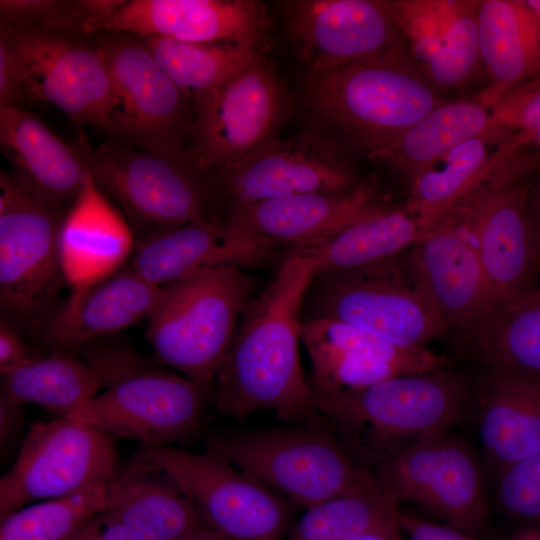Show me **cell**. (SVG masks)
I'll return each instance as SVG.
<instances>
[{
  "label": "cell",
  "instance_id": "30",
  "mask_svg": "<svg viewBox=\"0 0 540 540\" xmlns=\"http://www.w3.org/2000/svg\"><path fill=\"white\" fill-rule=\"evenodd\" d=\"M475 399L479 440L497 474L540 453V379L483 372Z\"/></svg>",
  "mask_w": 540,
  "mask_h": 540
},
{
  "label": "cell",
  "instance_id": "41",
  "mask_svg": "<svg viewBox=\"0 0 540 540\" xmlns=\"http://www.w3.org/2000/svg\"><path fill=\"white\" fill-rule=\"evenodd\" d=\"M497 475L501 510L527 528L540 524V453L512 463Z\"/></svg>",
  "mask_w": 540,
  "mask_h": 540
},
{
  "label": "cell",
  "instance_id": "44",
  "mask_svg": "<svg viewBox=\"0 0 540 540\" xmlns=\"http://www.w3.org/2000/svg\"><path fill=\"white\" fill-rule=\"evenodd\" d=\"M67 540H138L124 525L104 511L82 525Z\"/></svg>",
  "mask_w": 540,
  "mask_h": 540
},
{
  "label": "cell",
  "instance_id": "13",
  "mask_svg": "<svg viewBox=\"0 0 540 540\" xmlns=\"http://www.w3.org/2000/svg\"><path fill=\"white\" fill-rule=\"evenodd\" d=\"M380 490L395 501H408L473 533L486 522L488 502L479 461L450 430L425 437L373 471Z\"/></svg>",
  "mask_w": 540,
  "mask_h": 540
},
{
  "label": "cell",
  "instance_id": "10",
  "mask_svg": "<svg viewBox=\"0 0 540 540\" xmlns=\"http://www.w3.org/2000/svg\"><path fill=\"white\" fill-rule=\"evenodd\" d=\"M531 183L529 175L506 160L452 211L475 241L497 303L540 291Z\"/></svg>",
  "mask_w": 540,
  "mask_h": 540
},
{
  "label": "cell",
  "instance_id": "1",
  "mask_svg": "<svg viewBox=\"0 0 540 540\" xmlns=\"http://www.w3.org/2000/svg\"><path fill=\"white\" fill-rule=\"evenodd\" d=\"M317 268L313 245L292 247L242 314L211 384L216 410L243 421L274 411L290 424L321 419L299 358L301 311Z\"/></svg>",
  "mask_w": 540,
  "mask_h": 540
},
{
  "label": "cell",
  "instance_id": "2",
  "mask_svg": "<svg viewBox=\"0 0 540 540\" xmlns=\"http://www.w3.org/2000/svg\"><path fill=\"white\" fill-rule=\"evenodd\" d=\"M471 399L467 381L447 368L312 396L316 413L371 473L409 445L450 430L468 414Z\"/></svg>",
  "mask_w": 540,
  "mask_h": 540
},
{
  "label": "cell",
  "instance_id": "5",
  "mask_svg": "<svg viewBox=\"0 0 540 540\" xmlns=\"http://www.w3.org/2000/svg\"><path fill=\"white\" fill-rule=\"evenodd\" d=\"M234 264L206 266L162 286L146 338L156 360L211 385L256 295L257 281Z\"/></svg>",
  "mask_w": 540,
  "mask_h": 540
},
{
  "label": "cell",
  "instance_id": "26",
  "mask_svg": "<svg viewBox=\"0 0 540 540\" xmlns=\"http://www.w3.org/2000/svg\"><path fill=\"white\" fill-rule=\"evenodd\" d=\"M104 512L138 540H187L210 529L172 477L139 449L118 464Z\"/></svg>",
  "mask_w": 540,
  "mask_h": 540
},
{
  "label": "cell",
  "instance_id": "29",
  "mask_svg": "<svg viewBox=\"0 0 540 540\" xmlns=\"http://www.w3.org/2000/svg\"><path fill=\"white\" fill-rule=\"evenodd\" d=\"M477 21L485 84L475 99L492 110L511 89L540 76V15L524 0H481Z\"/></svg>",
  "mask_w": 540,
  "mask_h": 540
},
{
  "label": "cell",
  "instance_id": "4",
  "mask_svg": "<svg viewBox=\"0 0 540 540\" xmlns=\"http://www.w3.org/2000/svg\"><path fill=\"white\" fill-rule=\"evenodd\" d=\"M306 97L319 117L369 158L446 100L419 70L406 42L328 71L309 73Z\"/></svg>",
  "mask_w": 540,
  "mask_h": 540
},
{
  "label": "cell",
  "instance_id": "37",
  "mask_svg": "<svg viewBox=\"0 0 540 540\" xmlns=\"http://www.w3.org/2000/svg\"><path fill=\"white\" fill-rule=\"evenodd\" d=\"M305 510L282 540H345L399 525L398 504L381 490L341 495Z\"/></svg>",
  "mask_w": 540,
  "mask_h": 540
},
{
  "label": "cell",
  "instance_id": "51",
  "mask_svg": "<svg viewBox=\"0 0 540 540\" xmlns=\"http://www.w3.org/2000/svg\"><path fill=\"white\" fill-rule=\"evenodd\" d=\"M525 4L540 15V0H524Z\"/></svg>",
  "mask_w": 540,
  "mask_h": 540
},
{
  "label": "cell",
  "instance_id": "23",
  "mask_svg": "<svg viewBox=\"0 0 540 540\" xmlns=\"http://www.w3.org/2000/svg\"><path fill=\"white\" fill-rule=\"evenodd\" d=\"M413 246L409 255L448 327L466 332L477 327L497 298L467 227L452 212Z\"/></svg>",
  "mask_w": 540,
  "mask_h": 540
},
{
  "label": "cell",
  "instance_id": "12",
  "mask_svg": "<svg viewBox=\"0 0 540 540\" xmlns=\"http://www.w3.org/2000/svg\"><path fill=\"white\" fill-rule=\"evenodd\" d=\"M62 211L0 173V304L18 321L47 318L65 283L58 252Z\"/></svg>",
  "mask_w": 540,
  "mask_h": 540
},
{
  "label": "cell",
  "instance_id": "32",
  "mask_svg": "<svg viewBox=\"0 0 540 540\" xmlns=\"http://www.w3.org/2000/svg\"><path fill=\"white\" fill-rule=\"evenodd\" d=\"M499 129L492 111L475 98L445 100L370 159L386 164L409 184L452 148Z\"/></svg>",
  "mask_w": 540,
  "mask_h": 540
},
{
  "label": "cell",
  "instance_id": "18",
  "mask_svg": "<svg viewBox=\"0 0 540 540\" xmlns=\"http://www.w3.org/2000/svg\"><path fill=\"white\" fill-rule=\"evenodd\" d=\"M312 396L369 387L393 377L447 368L428 349L395 346L365 330L330 318L302 321Z\"/></svg>",
  "mask_w": 540,
  "mask_h": 540
},
{
  "label": "cell",
  "instance_id": "7",
  "mask_svg": "<svg viewBox=\"0 0 540 540\" xmlns=\"http://www.w3.org/2000/svg\"><path fill=\"white\" fill-rule=\"evenodd\" d=\"M399 255L356 269L315 274L303 300L302 321L335 319L398 347L426 349L450 328L410 255Z\"/></svg>",
  "mask_w": 540,
  "mask_h": 540
},
{
  "label": "cell",
  "instance_id": "35",
  "mask_svg": "<svg viewBox=\"0 0 540 540\" xmlns=\"http://www.w3.org/2000/svg\"><path fill=\"white\" fill-rule=\"evenodd\" d=\"M142 39L157 63L194 106L245 65L263 55L261 46L232 41Z\"/></svg>",
  "mask_w": 540,
  "mask_h": 540
},
{
  "label": "cell",
  "instance_id": "46",
  "mask_svg": "<svg viewBox=\"0 0 540 540\" xmlns=\"http://www.w3.org/2000/svg\"><path fill=\"white\" fill-rule=\"evenodd\" d=\"M24 425V405L0 395V447L1 455L14 445Z\"/></svg>",
  "mask_w": 540,
  "mask_h": 540
},
{
  "label": "cell",
  "instance_id": "22",
  "mask_svg": "<svg viewBox=\"0 0 540 540\" xmlns=\"http://www.w3.org/2000/svg\"><path fill=\"white\" fill-rule=\"evenodd\" d=\"M400 32L423 75L444 95L483 78L478 37L479 1H391Z\"/></svg>",
  "mask_w": 540,
  "mask_h": 540
},
{
  "label": "cell",
  "instance_id": "6",
  "mask_svg": "<svg viewBox=\"0 0 540 540\" xmlns=\"http://www.w3.org/2000/svg\"><path fill=\"white\" fill-rule=\"evenodd\" d=\"M206 447L299 508L380 490L372 473L347 452L323 418L280 428L221 432L209 436Z\"/></svg>",
  "mask_w": 540,
  "mask_h": 540
},
{
  "label": "cell",
  "instance_id": "42",
  "mask_svg": "<svg viewBox=\"0 0 540 540\" xmlns=\"http://www.w3.org/2000/svg\"><path fill=\"white\" fill-rule=\"evenodd\" d=\"M30 103L19 60L7 38L0 34V108L26 109Z\"/></svg>",
  "mask_w": 540,
  "mask_h": 540
},
{
  "label": "cell",
  "instance_id": "24",
  "mask_svg": "<svg viewBox=\"0 0 540 540\" xmlns=\"http://www.w3.org/2000/svg\"><path fill=\"white\" fill-rule=\"evenodd\" d=\"M162 296L128 265L112 275L73 290L42 322L40 337L50 353L75 356L85 346L149 319Z\"/></svg>",
  "mask_w": 540,
  "mask_h": 540
},
{
  "label": "cell",
  "instance_id": "31",
  "mask_svg": "<svg viewBox=\"0 0 540 540\" xmlns=\"http://www.w3.org/2000/svg\"><path fill=\"white\" fill-rule=\"evenodd\" d=\"M510 156L500 128L457 145L415 177L408 184L405 209L421 234L449 215Z\"/></svg>",
  "mask_w": 540,
  "mask_h": 540
},
{
  "label": "cell",
  "instance_id": "11",
  "mask_svg": "<svg viewBox=\"0 0 540 540\" xmlns=\"http://www.w3.org/2000/svg\"><path fill=\"white\" fill-rule=\"evenodd\" d=\"M113 436L59 416L29 426L13 466L0 480V521L39 499L108 484L117 469Z\"/></svg>",
  "mask_w": 540,
  "mask_h": 540
},
{
  "label": "cell",
  "instance_id": "39",
  "mask_svg": "<svg viewBox=\"0 0 540 540\" xmlns=\"http://www.w3.org/2000/svg\"><path fill=\"white\" fill-rule=\"evenodd\" d=\"M122 0H1L0 26L67 36L83 34L89 20L112 12Z\"/></svg>",
  "mask_w": 540,
  "mask_h": 540
},
{
  "label": "cell",
  "instance_id": "40",
  "mask_svg": "<svg viewBox=\"0 0 540 540\" xmlns=\"http://www.w3.org/2000/svg\"><path fill=\"white\" fill-rule=\"evenodd\" d=\"M491 111L507 134L511 156L540 171V76L511 89Z\"/></svg>",
  "mask_w": 540,
  "mask_h": 540
},
{
  "label": "cell",
  "instance_id": "15",
  "mask_svg": "<svg viewBox=\"0 0 540 540\" xmlns=\"http://www.w3.org/2000/svg\"><path fill=\"white\" fill-rule=\"evenodd\" d=\"M103 34L95 44L106 59L121 102L112 138L137 148L190 159L184 146L193 122L188 116V100L141 37Z\"/></svg>",
  "mask_w": 540,
  "mask_h": 540
},
{
  "label": "cell",
  "instance_id": "48",
  "mask_svg": "<svg viewBox=\"0 0 540 540\" xmlns=\"http://www.w3.org/2000/svg\"><path fill=\"white\" fill-rule=\"evenodd\" d=\"M530 211L540 249V179L531 183Z\"/></svg>",
  "mask_w": 540,
  "mask_h": 540
},
{
  "label": "cell",
  "instance_id": "8",
  "mask_svg": "<svg viewBox=\"0 0 540 540\" xmlns=\"http://www.w3.org/2000/svg\"><path fill=\"white\" fill-rule=\"evenodd\" d=\"M97 187L115 201L141 240L159 231L217 215L211 176L190 159L175 158L112 139L81 144Z\"/></svg>",
  "mask_w": 540,
  "mask_h": 540
},
{
  "label": "cell",
  "instance_id": "36",
  "mask_svg": "<svg viewBox=\"0 0 540 540\" xmlns=\"http://www.w3.org/2000/svg\"><path fill=\"white\" fill-rule=\"evenodd\" d=\"M420 235L418 222L405 208L391 207L311 244L317 256L316 274L356 269L392 258L413 246Z\"/></svg>",
  "mask_w": 540,
  "mask_h": 540
},
{
  "label": "cell",
  "instance_id": "27",
  "mask_svg": "<svg viewBox=\"0 0 540 540\" xmlns=\"http://www.w3.org/2000/svg\"><path fill=\"white\" fill-rule=\"evenodd\" d=\"M0 148L15 182L59 211L72 205L89 174L82 146L66 144L27 109L0 108Z\"/></svg>",
  "mask_w": 540,
  "mask_h": 540
},
{
  "label": "cell",
  "instance_id": "43",
  "mask_svg": "<svg viewBox=\"0 0 540 540\" xmlns=\"http://www.w3.org/2000/svg\"><path fill=\"white\" fill-rule=\"evenodd\" d=\"M399 526L408 540H477L470 533L402 511L399 513Z\"/></svg>",
  "mask_w": 540,
  "mask_h": 540
},
{
  "label": "cell",
  "instance_id": "16",
  "mask_svg": "<svg viewBox=\"0 0 540 540\" xmlns=\"http://www.w3.org/2000/svg\"><path fill=\"white\" fill-rule=\"evenodd\" d=\"M281 85L263 55L194 106L188 155L200 171H219L256 150L277 127Z\"/></svg>",
  "mask_w": 540,
  "mask_h": 540
},
{
  "label": "cell",
  "instance_id": "17",
  "mask_svg": "<svg viewBox=\"0 0 540 540\" xmlns=\"http://www.w3.org/2000/svg\"><path fill=\"white\" fill-rule=\"evenodd\" d=\"M210 175L219 201L225 200L227 207L314 192L345 191L359 182L341 151L314 134L271 139Z\"/></svg>",
  "mask_w": 540,
  "mask_h": 540
},
{
  "label": "cell",
  "instance_id": "34",
  "mask_svg": "<svg viewBox=\"0 0 540 540\" xmlns=\"http://www.w3.org/2000/svg\"><path fill=\"white\" fill-rule=\"evenodd\" d=\"M101 390L98 375L75 356L50 353L1 372V394L68 417Z\"/></svg>",
  "mask_w": 540,
  "mask_h": 540
},
{
  "label": "cell",
  "instance_id": "19",
  "mask_svg": "<svg viewBox=\"0 0 540 540\" xmlns=\"http://www.w3.org/2000/svg\"><path fill=\"white\" fill-rule=\"evenodd\" d=\"M287 30L309 73H320L405 42L391 1L286 3Z\"/></svg>",
  "mask_w": 540,
  "mask_h": 540
},
{
  "label": "cell",
  "instance_id": "38",
  "mask_svg": "<svg viewBox=\"0 0 540 540\" xmlns=\"http://www.w3.org/2000/svg\"><path fill=\"white\" fill-rule=\"evenodd\" d=\"M107 485L23 507L1 520L0 540H67L105 509Z\"/></svg>",
  "mask_w": 540,
  "mask_h": 540
},
{
  "label": "cell",
  "instance_id": "47",
  "mask_svg": "<svg viewBox=\"0 0 540 540\" xmlns=\"http://www.w3.org/2000/svg\"><path fill=\"white\" fill-rule=\"evenodd\" d=\"M345 540H402L401 529L399 525H394L359 534Z\"/></svg>",
  "mask_w": 540,
  "mask_h": 540
},
{
  "label": "cell",
  "instance_id": "25",
  "mask_svg": "<svg viewBox=\"0 0 540 540\" xmlns=\"http://www.w3.org/2000/svg\"><path fill=\"white\" fill-rule=\"evenodd\" d=\"M280 246L228 229L221 216L168 228L136 241L128 266L161 287L199 269L234 264L243 268L269 261Z\"/></svg>",
  "mask_w": 540,
  "mask_h": 540
},
{
  "label": "cell",
  "instance_id": "33",
  "mask_svg": "<svg viewBox=\"0 0 540 540\" xmlns=\"http://www.w3.org/2000/svg\"><path fill=\"white\" fill-rule=\"evenodd\" d=\"M467 333L484 372L540 379V291L498 302Z\"/></svg>",
  "mask_w": 540,
  "mask_h": 540
},
{
  "label": "cell",
  "instance_id": "21",
  "mask_svg": "<svg viewBox=\"0 0 540 540\" xmlns=\"http://www.w3.org/2000/svg\"><path fill=\"white\" fill-rule=\"evenodd\" d=\"M268 28L264 6L252 0H122L109 14L87 21L83 34L124 33L263 47Z\"/></svg>",
  "mask_w": 540,
  "mask_h": 540
},
{
  "label": "cell",
  "instance_id": "14",
  "mask_svg": "<svg viewBox=\"0 0 540 540\" xmlns=\"http://www.w3.org/2000/svg\"><path fill=\"white\" fill-rule=\"evenodd\" d=\"M22 68L31 103L53 104L72 120L112 137L120 98L95 42L0 26Z\"/></svg>",
  "mask_w": 540,
  "mask_h": 540
},
{
  "label": "cell",
  "instance_id": "28",
  "mask_svg": "<svg viewBox=\"0 0 540 540\" xmlns=\"http://www.w3.org/2000/svg\"><path fill=\"white\" fill-rule=\"evenodd\" d=\"M135 245L129 222L89 173L59 228L58 252L66 285L78 290L112 275L124 267Z\"/></svg>",
  "mask_w": 540,
  "mask_h": 540
},
{
  "label": "cell",
  "instance_id": "20",
  "mask_svg": "<svg viewBox=\"0 0 540 540\" xmlns=\"http://www.w3.org/2000/svg\"><path fill=\"white\" fill-rule=\"evenodd\" d=\"M376 175L339 192H314L226 207L224 225L278 246L322 242L347 227L391 208Z\"/></svg>",
  "mask_w": 540,
  "mask_h": 540
},
{
  "label": "cell",
  "instance_id": "9",
  "mask_svg": "<svg viewBox=\"0 0 540 540\" xmlns=\"http://www.w3.org/2000/svg\"><path fill=\"white\" fill-rule=\"evenodd\" d=\"M138 449L172 477L208 527L229 540H282L294 521L291 503L211 448Z\"/></svg>",
  "mask_w": 540,
  "mask_h": 540
},
{
  "label": "cell",
  "instance_id": "45",
  "mask_svg": "<svg viewBox=\"0 0 540 540\" xmlns=\"http://www.w3.org/2000/svg\"><path fill=\"white\" fill-rule=\"evenodd\" d=\"M34 357L15 328L2 319L0 324V373Z\"/></svg>",
  "mask_w": 540,
  "mask_h": 540
},
{
  "label": "cell",
  "instance_id": "49",
  "mask_svg": "<svg viewBox=\"0 0 540 540\" xmlns=\"http://www.w3.org/2000/svg\"><path fill=\"white\" fill-rule=\"evenodd\" d=\"M509 540H540V528H524L514 534Z\"/></svg>",
  "mask_w": 540,
  "mask_h": 540
},
{
  "label": "cell",
  "instance_id": "50",
  "mask_svg": "<svg viewBox=\"0 0 540 540\" xmlns=\"http://www.w3.org/2000/svg\"><path fill=\"white\" fill-rule=\"evenodd\" d=\"M187 540H229V539L211 529H208L199 534L194 535L193 537Z\"/></svg>",
  "mask_w": 540,
  "mask_h": 540
},
{
  "label": "cell",
  "instance_id": "3",
  "mask_svg": "<svg viewBox=\"0 0 540 540\" xmlns=\"http://www.w3.org/2000/svg\"><path fill=\"white\" fill-rule=\"evenodd\" d=\"M81 352L103 391L69 418L146 446L185 445L199 437L211 385L173 373L122 344L96 341Z\"/></svg>",
  "mask_w": 540,
  "mask_h": 540
}]
</instances>
